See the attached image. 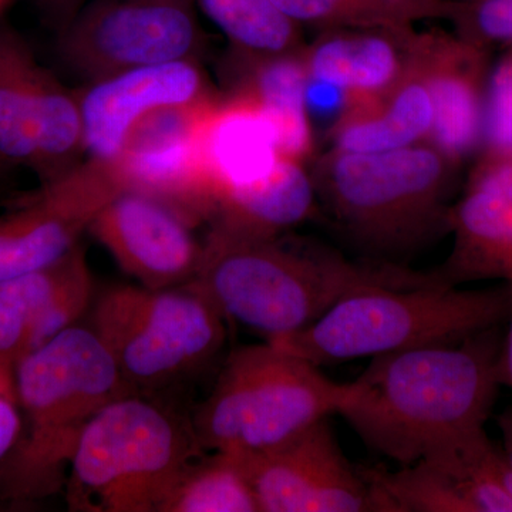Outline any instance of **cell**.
<instances>
[{
	"instance_id": "cell-4",
	"label": "cell",
	"mask_w": 512,
	"mask_h": 512,
	"mask_svg": "<svg viewBox=\"0 0 512 512\" xmlns=\"http://www.w3.org/2000/svg\"><path fill=\"white\" fill-rule=\"evenodd\" d=\"M511 315V284L477 291L443 279L372 286L340 299L301 332L269 343L322 366L458 342L503 325Z\"/></svg>"
},
{
	"instance_id": "cell-15",
	"label": "cell",
	"mask_w": 512,
	"mask_h": 512,
	"mask_svg": "<svg viewBox=\"0 0 512 512\" xmlns=\"http://www.w3.org/2000/svg\"><path fill=\"white\" fill-rule=\"evenodd\" d=\"M453 249L439 274L460 286L485 279L512 285V148L484 146L448 214Z\"/></svg>"
},
{
	"instance_id": "cell-12",
	"label": "cell",
	"mask_w": 512,
	"mask_h": 512,
	"mask_svg": "<svg viewBox=\"0 0 512 512\" xmlns=\"http://www.w3.org/2000/svg\"><path fill=\"white\" fill-rule=\"evenodd\" d=\"M123 187L109 161L80 163L0 215V281L56 264Z\"/></svg>"
},
{
	"instance_id": "cell-26",
	"label": "cell",
	"mask_w": 512,
	"mask_h": 512,
	"mask_svg": "<svg viewBox=\"0 0 512 512\" xmlns=\"http://www.w3.org/2000/svg\"><path fill=\"white\" fill-rule=\"evenodd\" d=\"M212 453L185 468L160 512H261L244 457Z\"/></svg>"
},
{
	"instance_id": "cell-21",
	"label": "cell",
	"mask_w": 512,
	"mask_h": 512,
	"mask_svg": "<svg viewBox=\"0 0 512 512\" xmlns=\"http://www.w3.org/2000/svg\"><path fill=\"white\" fill-rule=\"evenodd\" d=\"M92 272L86 249L77 245L56 264L0 281V387L16 396L15 370L29 352L43 320L79 279Z\"/></svg>"
},
{
	"instance_id": "cell-24",
	"label": "cell",
	"mask_w": 512,
	"mask_h": 512,
	"mask_svg": "<svg viewBox=\"0 0 512 512\" xmlns=\"http://www.w3.org/2000/svg\"><path fill=\"white\" fill-rule=\"evenodd\" d=\"M42 64L13 33L0 32V160L35 171L37 82Z\"/></svg>"
},
{
	"instance_id": "cell-3",
	"label": "cell",
	"mask_w": 512,
	"mask_h": 512,
	"mask_svg": "<svg viewBox=\"0 0 512 512\" xmlns=\"http://www.w3.org/2000/svg\"><path fill=\"white\" fill-rule=\"evenodd\" d=\"M22 433L0 463V500L32 503L66 485L84 427L107 404L131 394L92 326L64 329L15 370Z\"/></svg>"
},
{
	"instance_id": "cell-32",
	"label": "cell",
	"mask_w": 512,
	"mask_h": 512,
	"mask_svg": "<svg viewBox=\"0 0 512 512\" xmlns=\"http://www.w3.org/2000/svg\"><path fill=\"white\" fill-rule=\"evenodd\" d=\"M501 434H503V453L512 466V407L500 417Z\"/></svg>"
},
{
	"instance_id": "cell-34",
	"label": "cell",
	"mask_w": 512,
	"mask_h": 512,
	"mask_svg": "<svg viewBox=\"0 0 512 512\" xmlns=\"http://www.w3.org/2000/svg\"><path fill=\"white\" fill-rule=\"evenodd\" d=\"M6 2H8V0H0V9H2L3 6H5Z\"/></svg>"
},
{
	"instance_id": "cell-14",
	"label": "cell",
	"mask_w": 512,
	"mask_h": 512,
	"mask_svg": "<svg viewBox=\"0 0 512 512\" xmlns=\"http://www.w3.org/2000/svg\"><path fill=\"white\" fill-rule=\"evenodd\" d=\"M173 208L134 191H121L97 214L89 232L138 285L170 289L192 281L202 244Z\"/></svg>"
},
{
	"instance_id": "cell-30",
	"label": "cell",
	"mask_w": 512,
	"mask_h": 512,
	"mask_svg": "<svg viewBox=\"0 0 512 512\" xmlns=\"http://www.w3.org/2000/svg\"><path fill=\"white\" fill-rule=\"evenodd\" d=\"M306 103L309 113L319 117H338L346 104V96L339 87L309 77L306 86Z\"/></svg>"
},
{
	"instance_id": "cell-1",
	"label": "cell",
	"mask_w": 512,
	"mask_h": 512,
	"mask_svg": "<svg viewBox=\"0 0 512 512\" xmlns=\"http://www.w3.org/2000/svg\"><path fill=\"white\" fill-rule=\"evenodd\" d=\"M500 326L458 342L372 357L338 414L400 466L481 429L504 384Z\"/></svg>"
},
{
	"instance_id": "cell-2",
	"label": "cell",
	"mask_w": 512,
	"mask_h": 512,
	"mask_svg": "<svg viewBox=\"0 0 512 512\" xmlns=\"http://www.w3.org/2000/svg\"><path fill=\"white\" fill-rule=\"evenodd\" d=\"M392 264H356L322 245L286 244L212 225L191 284L225 319L269 340L301 332L340 299L372 286H414L439 281Z\"/></svg>"
},
{
	"instance_id": "cell-19",
	"label": "cell",
	"mask_w": 512,
	"mask_h": 512,
	"mask_svg": "<svg viewBox=\"0 0 512 512\" xmlns=\"http://www.w3.org/2000/svg\"><path fill=\"white\" fill-rule=\"evenodd\" d=\"M198 148L217 207L231 192L268 177L281 158L274 124L252 97L239 92L212 104L202 121Z\"/></svg>"
},
{
	"instance_id": "cell-7",
	"label": "cell",
	"mask_w": 512,
	"mask_h": 512,
	"mask_svg": "<svg viewBox=\"0 0 512 512\" xmlns=\"http://www.w3.org/2000/svg\"><path fill=\"white\" fill-rule=\"evenodd\" d=\"M350 387L269 342L244 346L229 355L192 430L201 450L261 453L338 414Z\"/></svg>"
},
{
	"instance_id": "cell-33",
	"label": "cell",
	"mask_w": 512,
	"mask_h": 512,
	"mask_svg": "<svg viewBox=\"0 0 512 512\" xmlns=\"http://www.w3.org/2000/svg\"><path fill=\"white\" fill-rule=\"evenodd\" d=\"M503 377L504 384H508L512 389V315L510 330H508L507 339L504 342Z\"/></svg>"
},
{
	"instance_id": "cell-5",
	"label": "cell",
	"mask_w": 512,
	"mask_h": 512,
	"mask_svg": "<svg viewBox=\"0 0 512 512\" xmlns=\"http://www.w3.org/2000/svg\"><path fill=\"white\" fill-rule=\"evenodd\" d=\"M458 167L429 141L382 153L332 148L312 180L318 200L356 244L396 255L448 231Z\"/></svg>"
},
{
	"instance_id": "cell-9",
	"label": "cell",
	"mask_w": 512,
	"mask_h": 512,
	"mask_svg": "<svg viewBox=\"0 0 512 512\" xmlns=\"http://www.w3.org/2000/svg\"><path fill=\"white\" fill-rule=\"evenodd\" d=\"M201 32L191 0H104L64 29L59 55L89 82L153 64L194 60Z\"/></svg>"
},
{
	"instance_id": "cell-27",
	"label": "cell",
	"mask_w": 512,
	"mask_h": 512,
	"mask_svg": "<svg viewBox=\"0 0 512 512\" xmlns=\"http://www.w3.org/2000/svg\"><path fill=\"white\" fill-rule=\"evenodd\" d=\"M234 52L276 55L302 49V28L272 0H198Z\"/></svg>"
},
{
	"instance_id": "cell-16",
	"label": "cell",
	"mask_w": 512,
	"mask_h": 512,
	"mask_svg": "<svg viewBox=\"0 0 512 512\" xmlns=\"http://www.w3.org/2000/svg\"><path fill=\"white\" fill-rule=\"evenodd\" d=\"M413 62L433 106L427 141L460 164L484 143L491 50L454 32L419 30Z\"/></svg>"
},
{
	"instance_id": "cell-28",
	"label": "cell",
	"mask_w": 512,
	"mask_h": 512,
	"mask_svg": "<svg viewBox=\"0 0 512 512\" xmlns=\"http://www.w3.org/2000/svg\"><path fill=\"white\" fill-rule=\"evenodd\" d=\"M454 33L493 50L512 46V0H446Z\"/></svg>"
},
{
	"instance_id": "cell-29",
	"label": "cell",
	"mask_w": 512,
	"mask_h": 512,
	"mask_svg": "<svg viewBox=\"0 0 512 512\" xmlns=\"http://www.w3.org/2000/svg\"><path fill=\"white\" fill-rule=\"evenodd\" d=\"M484 146L512 148V46L491 69L485 100Z\"/></svg>"
},
{
	"instance_id": "cell-6",
	"label": "cell",
	"mask_w": 512,
	"mask_h": 512,
	"mask_svg": "<svg viewBox=\"0 0 512 512\" xmlns=\"http://www.w3.org/2000/svg\"><path fill=\"white\" fill-rule=\"evenodd\" d=\"M191 423L140 394L100 410L77 441L69 474L70 510L160 512L200 453Z\"/></svg>"
},
{
	"instance_id": "cell-25",
	"label": "cell",
	"mask_w": 512,
	"mask_h": 512,
	"mask_svg": "<svg viewBox=\"0 0 512 512\" xmlns=\"http://www.w3.org/2000/svg\"><path fill=\"white\" fill-rule=\"evenodd\" d=\"M301 28H413L427 20L446 19V0H272Z\"/></svg>"
},
{
	"instance_id": "cell-22",
	"label": "cell",
	"mask_w": 512,
	"mask_h": 512,
	"mask_svg": "<svg viewBox=\"0 0 512 512\" xmlns=\"http://www.w3.org/2000/svg\"><path fill=\"white\" fill-rule=\"evenodd\" d=\"M431 126L429 90L413 62L410 72L390 92L346 106L333 121L329 138L335 150L382 153L427 141Z\"/></svg>"
},
{
	"instance_id": "cell-11",
	"label": "cell",
	"mask_w": 512,
	"mask_h": 512,
	"mask_svg": "<svg viewBox=\"0 0 512 512\" xmlns=\"http://www.w3.org/2000/svg\"><path fill=\"white\" fill-rule=\"evenodd\" d=\"M215 94L163 107L144 117L110 160L123 191L156 198L190 222L211 221L217 208L198 148V134Z\"/></svg>"
},
{
	"instance_id": "cell-17",
	"label": "cell",
	"mask_w": 512,
	"mask_h": 512,
	"mask_svg": "<svg viewBox=\"0 0 512 512\" xmlns=\"http://www.w3.org/2000/svg\"><path fill=\"white\" fill-rule=\"evenodd\" d=\"M210 93L194 60L137 67L90 82L77 96L86 153L93 160H113L131 130L148 114Z\"/></svg>"
},
{
	"instance_id": "cell-35",
	"label": "cell",
	"mask_w": 512,
	"mask_h": 512,
	"mask_svg": "<svg viewBox=\"0 0 512 512\" xmlns=\"http://www.w3.org/2000/svg\"><path fill=\"white\" fill-rule=\"evenodd\" d=\"M3 164H5V163H3V161H2V160H0V168H2V167H3Z\"/></svg>"
},
{
	"instance_id": "cell-13",
	"label": "cell",
	"mask_w": 512,
	"mask_h": 512,
	"mask_svg": "<svg viewBox=\"0 0 512 512\" xmlns=\"http://www.w3.org/2000/svg\"><path fill=\"white\" fill-rule=\"evenodd\" d=\"M261 512L377 511L363 473L340 450L328 419L255 454H241Z\"/></svg>"
},
{
	"instance_id": "cell-20",
	"label": "cell",
	"mask_w": 512,
	"mask_h": 512,
	"mask_svg": "<svg viewBox=\"0 0 512 512\" xmlns=\"http://www.w3.org/2000/svg\"><path fill=\"white\" fill-rule=\"evenodd\" d=\"M232 92L247 94L274 124L282 157L305 163L315 148L312 117L306 103L308 70L302 49L276 55L232 57Z\"/></svg>"
},
{
	"instance_id": "cell-8",
	"label": "cell",
	"mask_w": 512,
	"mask_h": 512,
	"mask_svg": "<svg viewBox=\"0 0 512 512\" xmlns=\"http://www.w3.org/2000/svg\"><path fill=\"white\" fill-rule=\"evenodd\" d=\"M227 319L191 282L177 288L114 285L94 298L92 329L128 392L147 396L204 369L227 340Z\"/></svg>"
},
{
	"instance_id": "cell-31",
	"label": "cell",
	"mask_w": 512,
	"mask_h": 512,
	"mask_svg": "<svg viewBox=\"0 0 512 512\" xmlns=\"http://www.w3.org/2000/svg\"><path fill=\"white\" fill-rule=\"evenodd\" d=\"M22 424V413L16 397L0 394V463L18 443Z\"/></svg>"
},
{
	"instance_id": "cell-10",
	"label": "cell",
	"mask_w": 512,
	"mask_h": 512,
	"mask_svg": "<svg viewBox=\"0 0 512 512\" xmlns=\"http://www.w3.org/2000/svg\"><path fill=\"white\" fill-rule=\"evenodd\" d=\"M377 511L512 512V466L484 427L448 441L397 471H362Z\"/></svg>"
},
{
	"instance_id": "cell-23",
	"label": "cell",
	"mask_w": 512,
	"mask_h": 512,
	"mask_svg": "<svg viewBox=\"0 0 512 512\" xmlns=\"http://www.w3.org/2000/svg\"><path fill=\"white\" fill-rule=\"evenodd\" d=\"M316 200L305 165L281 156L264 180L222 198L211 222L248 237L275 238L308 220Z\"/></svg>"
},
{
	"instance_id": "cell-18",
	"label": "cell",
	"mask_w": 512,
	"mask_h": 512,
	"mask_svg": "<svg viewBox=\"0 0 512 512\" xmlns=\"http://www.w3.org/2000/svg\"><path fill=\"white\" fill-rule=\"evenodd\" d=\"M417 36L416 26L325 30L302 47L303 62L311 79L345 93L346 107L383 96L402 82L412 69Z\"/></svg>"
}]
</instances>
